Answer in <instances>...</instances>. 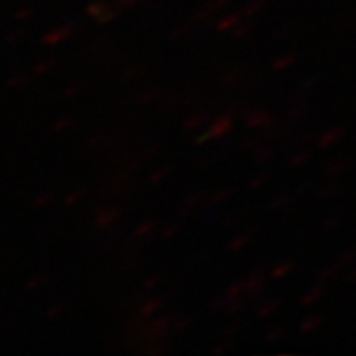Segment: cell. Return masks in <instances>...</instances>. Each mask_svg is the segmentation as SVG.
<instances>
[{"mask_svg":"<svg viewBox=\"0 0 356 356\" xmlns=\"http://www.w3.org/2000/svg\"><path fill=\"white\" fill-rule=\"evenodd\" d=\"M79 89H81V86H79V83L70 86V88H67V91H65V97H74V95H77V93H79Z\"/></svg>","mask_w":356,"mask_h":356,"instance_id":"cell-11","label":"cell"},{"mask_svg":"<svg viewBox=\"0 0 356 356\" xmlns=\"http://www.w3.org/2000/svg\"><path fill=\"white\" fill-rule=\"evenodd\" d=\"M32 13H34V10H32L30 6H22V8H18V10H16L14 18H16L18 22H22V20H26V18H30V16H32Z\"/></svg>","mask_w":356,"mask_h":356,"instance_id":"cell-8","label":"cell"},{"mask_svg":"<svg viewBox=\"0 0 356 356\" xmlns=\"http://www.w3.org/2000/svg\"><path fill=\"white\" fill-rule=\"evenodd\" d=\"M81 196H83V192H81V191H79V192H74V194H70V196L65 198V204L70 206V204L79 202V200H81Z\"/></svg>","mask_w":356,"mask_h":356,"instance_id":"cell-10","label":"cell"},{"mask_svg":"<svg viewBox=\"0 0 356 356\" xmlns=\"http://www.w3.org/2000/svg\"><path fill=\"white\" fill-rule=\"evenodd\" d=\"M26 38V30H22V28H16V30H13V32H8L6 34V42L8 44H18L20 40Z\"/></svg>","mask_w":356,"mask_h":356,"instance_id":"cell-5","label":"cell"},{"mask_svg":"<svg viewBox=\"0 0 356 356\" xmlns=\"http://www.w3.org/2000/svg\"><path fill=\"white\" fill-rule=\"evenodd\" d=\"M72 34H74V26H60V28L50 30V32L42 38V42H44L46 46H56V44H60V42H64V40L70 38Z\"/></svg>","mask_w":356,"mask_h":356,"instance_id":"cell-1","label":"cell"},{"mask_svg":"<svg viewBox=\"0 0 356 356\" xmlns=\"http://www.w3.org/2000/svg\"><path fill=\"white\" fill-rule=\"evenodd\" d=\"M44 283H46V275H34L32 280L26 283V291L32 293L34 289H38L40 285H44Z\"/></svg>","mask_w":356,"mask_h":356,"instance_id":"cell-6","label":"cell"},{"mask_svg":"<svg viewBox=\"0 0 356 356\" xmlns=\"http://www.w3.org/2000/svg\"><path fill=\"white\" fill-rule=\"evenodd\" d=\"M74 125V119L72 117H64V119H60L56 125H54V131H58V133H62V131H65V129H70Z\"/></svg>","mask_w":356,"mask_h":356,"instance_id":"cell-7","label":"cell"},{"mask_svg":"<svg viewBox=\"0 0 356 356\" xmlns=\"http://www.w3.org/2000/svg\"><path fill=\"white\" fill-rule=\"evenodd\" d=\"M28 83H30V76H26V74H16V76L8 77V81H6V88L22 89V88H26Z\"/></svg>","mask_w":356,"mask_h":356,"instance_id":"cell-2","label":"cell"},{"mask_svg":"<svg viewBox=\"0 0 356 356\" xmlns=\"http://www.w3.org/2000/svg\"><path fill=\"white\" fill-rule=\"evenodd\" d=\"M62 309H64V307H62V305H54V307H50V309H48V313H46V318L58 317V315L62 313Z\"/></svg>","mask_w":356,"mask_h":356,"instance_id":"cell-9","label":"cell"},{"mask_svg":"<svg viewBox=\"0 0 356 356\" xmlns=\"http://www.w3.org/2000/svg\"><path fill=\"white\" fill-rule=\"evenodd\" d=\"M54 65H56V62H54V60H44V62H40V64L34 65L32 74H34V76H46L48 72H51V70H54Z\"/></svg>","mask_w":356,"mask_h":356,"instance_id":"cell-3","label":"cell"},{"mask_svg":"<svg viewBox=\"0 0 356 356\" xmlns=\"http://www.w3.org/2000/svg\"><path fill=\"white\" fill-rule=\"evenodd\" d=\"M51 200H54V194H51V192H42V194H38V196L34 198V208H44V206H48Z\"/></svg>","mask_w":356,"mask_h":356,"instance_id":"cell-4","label":"cell"}]
</instances>
